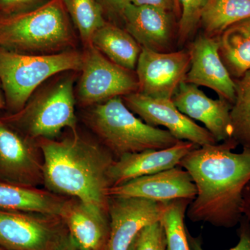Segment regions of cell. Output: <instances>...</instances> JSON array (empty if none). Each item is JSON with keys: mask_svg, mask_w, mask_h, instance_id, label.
<instances>
[{"mask_svg": "<svg viewBox=\"0 0 250 250\" xmlns=\"http://www.w3.org/2000/svg\"><path fill=\"white\" fill-rule=\"evenodd\" d=\"M181 14L177 36L179 45H183L193 35L200 24L202 12L208 0H177Z\"/></svg>", "mask_w": 250, "mask_h": 250, "instance_id": "cell-26", "label": "cell"}, {"mask_svg": "<svg viewBox=\"0 0 250 250\" xmlns=\"http://www.w3.org/2000/svg\"><path fill=\"white\" fill-rule=\"evenodd\" d=\"M91 43L117 65L129 70L136 67L141 47L126 30L106 22L94 34Z\"/></svg>", "mask_w": 250, "mask_h": 250, "instance_id": "cell-21", "label": "cell"}, {"mask_svg": "<svg viewBox=\"0 0 250 250\" xmlns=\"http://www.w3.org/2000/svg\"><path fill=\"white\" fill-rule=\"evenodd\" d=\"M197 192L190 174L178 166L111 187L109 196L139 197L163 202L178 199L192 201Z\"/></svg>", "mask_w": 250, "mask_h": 250, "instance_id": "cell-14", "label": "cell"}, {"mask_svg": "<svg viewBox=\"0 0 250 250\" xmlns=\"http://www.w3.org/2000/svg\"><path fill=\"white\" fill-rule=\"evenodd\" d=\"M236 83V98L231 110L232 139L250 151V69Z\"/></svg>", "mask_w": 250, "mask_h": 250, "instance_id": "cell-23", "label": "cell"}, {"mask_svg": "<svg viewBox=\"0 0 250 250\" xmlns=\"http://www.w3.org/2000/svg\"><path fill=\"white\" fill-rule=\"evenodd\" d=\"M83 55L75 51L29 55L0 48V82L6 102L21 111L36 88L59 72L82 69Z\"/></svg>", "mask_w": 250, "mask_h": 250, "instance_id": "cell-5", "label": "cell"}, {"mask_svg": "<svg viewBox=\"0 0 250 250\" xmlns=\"http://www.w3.org/2000/svg\"><path fill=\"white\" fill-rule=\"evenodd\" d=\"M65 9L80 32L85 45L91 44L92 38L104 25L103 11L96 0H62Z\"/></svg>", "mask_w": 250, "mask_h": 250, "instance_id": "cell-25", "label": "cell"}, {"mask_svg": "<svg viewBox=\"0 0 250 250\" xmlns=\"http://www.w3.org/2000/svg\"><path fill=\"white\" fill-rule=\"evenodd\" d=\"M188 52L190 68L184 82L214 90L219 98L232 104L236 83L220 57L218 39L202 34L192 42Z\"/></svg>", "mask_w": 250, "mask_h": 250, "instance_id": "cell-12", "label": "cell"}, {"mask_svg": "<svg viewBox=\"0 0 250 250\" xmlns=\"http://www.w3.org/2000/svg\"><path fill=\"white\" fill-rule=\"evenodd\" d=\"M65 200L50 191L0 180V210L59 216Z\"/></svg>", "mask_w": 250, "mask_h": 250, "instance_id": "cell-19", "label": "cell"}, {"mask_svg": "<svg viewBox=\"0 0 250 250\" xmlns=\"http://www.w3.org/2000/svg\"><path fill=\"white\" fill-rule=\"evenodd\" d=\"M82 250L77 246L76 243L74 242L73 240L72 239L71 237L69 236H67V238H65V241H63V243L61 245V246L59 247L58 250Z\"/></svg>", "mask_w": 250, "mask_h": 250, "instance_id": "cell-33", "label": "cell"}, {"mask_svg": "<svg viewBox=\"0 0 250 250\" xmlns=\"http://www.w3.org/2000/svg\"><path fill=\"white\" fill-rule=\"evenodd\" d=\"M166 203L139 197L110 196V231L105 250H127L141 229L160 221Z\"/></svg>", "mask_w": 250, "mask_h": 250, "instance_id": "cell-11", "label": "cell"}, {"mask_svg": "<svg viewBox=\"0 0 250 250\" xmlns=\"http://www.w3.org/2000/svg\"><path fill=\"white\" fill-rule=\"evenodd\" d=\"M126 106L153 126L166 127L179 141H187L199 147L216 144L206 128L196 124L179 111L172 100L151 98L139 92L122 97Z\"/></svg>", "mask_w": 250, "mask_h": 250, "instance_id": "cell-10", "label": "cell"}, {"mask_svg": "<svg viewBox=\"0 0 250 250\" xmlns=\"http://www.w3.org/2000/svg\"><path fill=\"white\" fill-rule=\"evenodd\" d=\"M68 236L62 218L0 210V247L6 250H57Z\"/></svg>", "mask_w": 250, "mask_h": 250, "instance_id": "cell-7", "label": "cell"}, {"mask_svg": "<svg viewBox=\"0 0 250 250\" xmlns=\"http://www.w3.org/2000/svg\"><path fill=\"white\" fill-rule=\"evenodd\" d=\"M241 227L238 231L239 241L236 246L228 250H250V225L246 217L241 220ZM188 241L190 250H205L202 248L200 237H193L187 229Z\"/></svg>", "mask_w": 250, "mask_h": 250, "instance_id": "cell-28", "label": "cell"}, {"mask_svg": "<svg viewBox=\"0 0 250 250\" xmlns=\"http://www.w3.org/2000/svg\"><path fill=\"white\" fill-rule=\"evenodd\" d=\"M249 223H250V222H249Z\"/></svg>", "mask_w": 250, "mask_h": 250, "instance_id": "cell-37", "label": "cell"}, {"mask_svg": "<svg viewBox=\"0 0 250 250\" xmlns=\"http://www.w3.org/2000/svg\"><path fill=\"white\" fill-rule=\"evenodd\" d=\"M176 2H177V7H178L179 12H180V14H181V10H180V7H179L178 1H177V0H176Z\"/></svg>", "mask_w": 250, "mask_h": 250, "instance_id": "cell-35", "label": "cell"}, {"mask_svg": "<svg viewBox=\"0 0 250 250\" xmlns=\"http://www.w3.org/2000/svg\"><path fill=\"white\" fill-rule=\"evenodd\" d=\"M196 85L182 82L172 100L184 115L201 122L217 143L232 139V104L223 100L208 98Z\"/></svg>", "mask_w": 250, "mask_h": 250, "instance_id": "cell-15", "label": "cell"}, {"mask_svg": "<svg viewBox=\"0 0 250 250\" xmlns=\"http://www.w3.org/2000/svg\"><path fill=\"white\" fill-rule=\"evenodd\" d=\"M90 122L115 160L125 154L166 149L179 141L167 130L151 126L137 118L122 97L97 105Z\"/></svg>", "mask_w": 250, "mask_h": 250, "instance_id": "cell-4", "label": "cell"}, {"mask_svg": "<svg viewBox=\"0 0 250 250\" xmlns=\"http://www.w3.org/2000/svg\"><path fill=\"white\" fill-rule=\"evenodd\" d=\"M59 217L82 250H105L109 236L108 213L73 198L65 200Z\"/></svg>", "mask_w": 250, "mask_h": 250, "instance_id": "cell-18", "label": "cell"}, {"mask_svg": "<svg viewBox=\"0 0 250 250\" xmlns=\"http://www.w3.org/2000/svg\"><path fill=\"white\" fill-rule=\"evenodd\" d=\"M39 147L43 157V184L49 191L108 213V170L115 159L107 149L77 133L61 141L41 139Z\"/></svg>", "mask_w": 250, "mask_h": 250, "instance_id": "cell-2", "label": "cell"}, {"mask_svg": "<svg viewBox=\"0 0 250 250\" xmlns=\"http://www.w3.org/2000/svg\"><path fill=\"white\" fill-rule=\"evenodd\" d=\"M62 0L36 9L0 13V48L14 52H51L71 47L73 34Z\"/></svg>", "mask_w": 250, "mask_h": 250, "instance_id": "cell-3", "label": "cell"}, {"mask_svg": "<svg viewBox=\"0 0 250 250\" xmlns=\"http://www.w3.org/2000/svg\"><path fill=\"white\" fill-rule=\"evenodd\" d=\"M238 146L231 139L202 146L179 162L197 188L196 197L187 210L194 223L231 228L244 216L243 192L250 181V151L233 152Z\"/></svg>", "mask_w": 250, "mask_h": 250, "instance_id": "cell-1", "label": "cell"}, {"mask_svg": "<svg viewBox=\"0 0 250 250\" xmlns=\"http://www.w3.org/2000/svg\"><path fill=\"white\" fill-rule=\"evenodd\" d=\"M250 18V0H208L200 24L204 35L218 38L235 23Z\"/></svg>", "mask_w": 250, "mask_h": 250, "instance_id": "cell-22", "label": "cell"}, {"mask_svg": "<svg viewBox=\"0 0 250 250\" xmlns=\"http://www.w3.org/2000/svg\"><path fill=\"white\" fill-rule=\"evenodd\" d=\"M4 103L3 100L2 95H1V90H0V110L4 106Z\"/></svg>", "mask_w": 250, "mask_h": 250, "instance_id": "cell-34", "label": "cell"}, {"mask_svg": "<svg viewBox=\"0 0 250 250\" xmlns=\"http://www.w3.org/2000/svg\"><path fill=\"white\" fill-rule=\"evenodd\" d=\"M81 70L79 98L84 104L103 103L139 90L132 70L111 62L92 43L86 45Z\"/></svg>", "mask_w": 250, "mask_h": 250, "instance_id": "cell-8", "label": "cell"}, {"mask_svg": "<svg viewBox=\"0 0 250 250\" xmlns=\"http://www.w3.org/2000/svg\"><path fill=\"white\" fill-rule=\"evenodd\" d=\"M197 147L189 141H179L166 149H148L122 156L113 161L108 170L112 187L178 166L184 156Z\"/></svg>", "mask_w": 250, "mask_h": 250, "instance_id": "cell-16", "label": "cell"}, {"mask_svg": "<svg viewBox=\"0 0 250 250\" xmlns=\"http://www.w3.org/2000/svg\"><path fill=\"white\" fill-rule=\"evenodd\" d=\"M191 202L178 199L166 203L160 219L165 231L166 250H190L184 218Z\"/></svg>", "mask_w": 250, "mask_h": 250, "instance_id": "cell-24", "label": "cell"}, {"mask_svg": "<svg viewBox=\"0 0 250 250\" xmlns=\"http://www.w3.org/2000/svg\"><path fill=\"white\" fill-rule=\"evenodd\" d=\"M38 0H0V13H14L21 11L28 5Z\"/></svg>", "mask_w": 250, "mask_h": 250, "instance_id": "cell-30", "label": "cell"}, {"mask_svg": "<svg viewBox=\"0 0 250 250\" xmlns=\"http://www.w3.org/2000/svg\"><path fill=\"white\" fill-rule=\"evenodd\" d=\"M243 215L250 222V181L243 192Z\"/></svg>", "mask_w": 250, "mask_h": 250, "instance_id": "cell-32", "label": "cell"}, {"mask_svg": "<svg viewBox=\"0 0 250 250\" xmlns=\"http://www.w3.org/2000/svg\"><path fill=\"white\" fill-rule=\"evenodd\" d=\"M131 3L137 6H154L180 16L176 0H131Z\"/></svg>", "mask_w": 250, "mask_h": 250, "instance_id": "cell-29", "label": "cell"}, {"mask_svg": "<svg viewBox=\"0 0 250 250\" xmlns=\"http://www.w3.org/2000/svg\"><path fill=\"white\" fill-rule=\"evenodd\" d=\"M174 13L149 6L129 4L123 11L126 31L141 48L167 52L174 34Z\"/></svg>", "mask_w": 250, "mask_h": 250, "instance_id": "cell-17", "label": "cell"}, {"mask_svg": "<svg viewBox=\"0 0 250 250\" xmlns=\"http://www.w3.org/2000/svg\"><path fill=\"white\" fill-rule=\"evenodd\" d=\"M219 53L233 80L250 69V18L230 26L218 36Z\"/></svg>", "mask_w": 250, "mask_h": 250, "instance_id": "cell-20", "label": "cell"}, {"mask_svg": "<svg viewBox=\"0 0 250 250\" xmlns=\"http://www.w3.org/2000/svg\"><path fill=\"white\" fill-rule=\"evenodd\" d=\"M9 121L21 126L31 139H52L65 127L77 133L73 80L62 81Z\"/></svg>", "mask_w": 250, "mask_h": 250, "instance_id": "cell-6", "label": "cell"}, {"mask_svg": "<svg viewBox=\"0 0 250 250\" xmlns=\"http://www.w3.org/2000/svg\"><path fill=\"white\" fill-rule=\"evenodd\" d=\"M166 238L160 221L141 229L130 243L127 250H166Z\"/></svg>", "mask_w": 250, "mask_h": 250, "instance_id": "cell-27", "label": "cell"}, {"mask_svg": "<svg viewBox=\"0 0 250 250\" xmlns=\"http://www.w3.org/2000/svg\"><path fill=\"white\" fill-rule=\"evenodd\" d=\"M112 11L122 16L125 8L131 4V0H105Z\"/></svg>", "mask_w": 250, "mask_h": 250, "instance_id": "cell-31", "label": "cell"}, {"mask_svg": "<svg viewBox=\"0 0 250 250\" xmlns=\"http://www.w3.org/2000/svg\"><path fill=\"white\" fill-rule=\"evenodd\" d=\"M0 250H5L4 248H1V247H0Z\"/></svg>", "mask_w": 250, "mask_h": 250, "instance_id": "cell-36", "label": "cell"}, {"mask_svg": "<svg viewBox=\"0 0 250 250\" xmlns=\"http://www.w3.org/2000/svg\"><path fill=\"white\" fill-rule=\"evenodd\" d=\"M190 65L188 50L158 52L141 48L136 65L138 92L151 98L172 100Z\"/></svg>", "mask_w": 250, "mask_h": 250, "instance_id": "cell-9", "label": "cell"}, {"mask_svg": "<svg viewBox=\"0 0 250 250\" xmlns=\"http://www.w3.org/2000/svg\"><path fill=\"white\" fill-rule=\"evenodd\" d=\"M0 180L29 187L43 183L42 163L34 145L1 120Z\"/></svg>", "mask_w": 250, "mask_h": 250, "instance_id": "cell-13", "label": "cell"}]
</instances>
